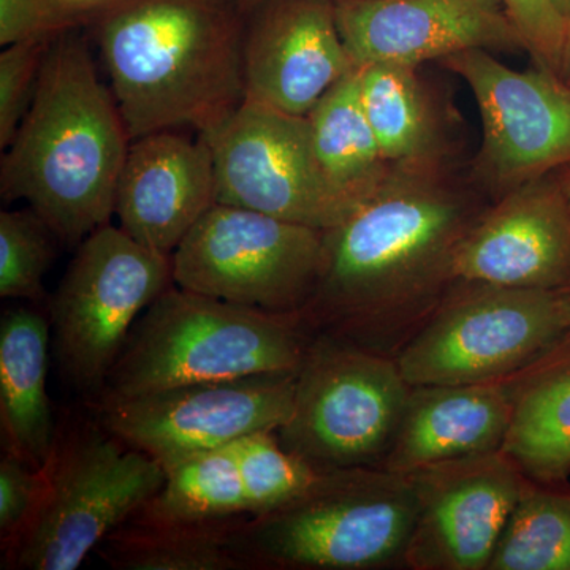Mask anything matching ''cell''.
Wrapping results in <instances>:
<instances>
[{
    "mask_svg": "<svg viewBox=\"0 0 570 570\" xmlns=\"http://www.w3.org/2000/svg\"><path fill=\"white\" fill-rule=\"evenodd\" d=\"M485 209L439 167H392L344 223L325 232L306 324L396 358L459 283L456 250Z\"/></svg>",
    "mask_w": 570,
    "mask_h": 570,
    "instance_id": "1",
    "label": "cell"
},
{
    "mask_svg": "<svg viewBox=\"0 0 570 570\" xmlns=\"http://www.w3.org/2000/svg\"><path fill=\"white\" fill-rule=\"evenodd\" d=\"M130 138L88 45L69 31L48 45L31 107L7 146L0 194L43 217L75 247L115 216Z\"/></svg>",
    "mask_w": 570,
    "mask_h": 570,
    "instance_id": "2",
    "label": "cell"
},
{
    "mask_svg": "<svg viewBox=\"0 0 570 570\" xmlns=\"http://www.w3.org/2000/svg\"><path fill=\"white\" fill-rule=\"evenodd\" d=\"M92 22L132 141L208 132L245 100V32L225 0H116Z\"/></svg>",
    "mask_w": 570,
    "mask_h": 570,
    "instance_id": "3",
    "label": "cell"
},
{
    "mask_svg": "<svg viewBox=\"0 0 570 570\" xmlns=\"http://www.w3.org/2000/svg\"><path fill=\"white\" fill-rule=\"evenodd\" d=\"M313 336L302 314L235 305L174 283L135 322L97 400L194 382L294 374Z\"/></svg>",
    "mask_w": 570,
    "mask_h": 570,
    "instance_id": "4",
    "label": "cell"
},
{
    "mask_svg": "<svg viewBox=\"0 0 570 570\" xmlns=\"http://www.w3.org/2000/svg\"><path fill=\"white\" fill-rule=\"evenodd\" d=\"M417 513L411 475L337 469L283 508L246 517L234 547L246 570L406 569Z\"/></svg>",
    "mask_w": 570,
    "mask_h": 570,
    "instance_id": "5",
    "label": "cell"
},
{
    "mask_svg": "<svg viewBox=\"0 0 570 570\" xmlns=\"http://www.w3.org/2000/svg\"><path fill=\"white\" fill-rule=\"evenodd\" d=\"M48 489L3 568L75 570L164 487L163 464L108 433L99 420L58 438Z\"/></svg>",
    "mask_w": 570,
    "mask_h": 570,
    "instance_id": "6",
    "label": "cell"
},
{
    "mask_svg": "<svg viewBox=\"0 0 570 570\" xmlns=\"http://www.w3.org/2000/svg\"><path fill=\"white\" fill-rule=\"evenodd\" d=\"M411 390L395 358L314 333L277 438L317 474L384 468Z\"/></svg>",
    "mask_w": 570,
    "mask_h": 570,
    "instance_id": "7",
    "label": "cell"
},
{
    "mask_svg": "<svg viewBox=\"0 0 570 570\" xmlns=\"http://www.w3.org/2000/svg\"><path fill=\"white\" fill-rule=\"evenodd\" d=\"M570 336L562 291H520L459 281L396 355L420 385L505 381Z\"/></svg>",
    "mask_w": 570,
    "mask_h": 570,
    "instance_id": "8",
    "label": "cell"
},
{
    "mask_svg": "<svg viewBox=\"0 0 570 570\" xmlns=\"http://www.w3.org/2000/svg\"><path fill=\"white\" fill-rule=\"evenodd\" d=\"M174 284L171 255L107 224L77 247L50 303L51 344L63 379L99 397L135 322Z\"/></svg>",
    "mask_w": 570,
    "mask_h": 570,
    "instance_id": "9",
    "label": "cell"
},
{
    "mask_svg": "<svg viewBox=\"0 0 570 570\" xmlns=\"http://www.w3.org/2000/svg\"><path fill=\"white\" fill-rule=\"evenodd\" d=\"M325 232L216 204L171 254L187 291L276 314H302L316 292Z\"/></svg>",
    "mask_w": 570,
    "mask_h": 570,
    "instance_id": "10",
    "label": "cell"
},
{
    "mask_svg": "<svg viewBox=\"0 0 570 570\" xmlns=\"http://www.w3.org/2000/svg\"><path fill=\"white\" fill-rule=\"evenodd\" d=\"M216 170L217 204L239 206L326 232L358 208L326 178L307 116L243 100L205 134Z\"/></svg>",
    "mask_w": 570,
    "mask_h": 570,
    "instance_id": "11",
    "label": "cell"
},
{
    "mask_svg": "<svg viewBox=\"0 0 570 570\" xmlns=\"http://www.w3.org/2000/svg\"><path fill=\"white\" fill-rule=\"evenodd\" d=\"M442 67L466 82L482 118L474 171L494 198L570 165V85L542 69L513 70L489 50L449 56Z\"/></svg>",
    "mask_w": 570,
    "mask_h": 570,
    "instance_id": "12",
    "label": "cell"
},
{
    "mask_svg": "<svg viewBox=\"0 0 570 570\" xmlns=\"http://www.w3.org/2000/svg\"><path fill=\"white\" fill-rule=\"evenodd\" d=\"M295 377L261 374L102 400L99 423L124 444L164 464L257 431L279 430L294 409Z\"/></svg>",
    "mask_w": 570,
    "mask_h": 570,
    "instance_id": "13",
    "label": "cell"
},
{
    "mask_svg": "<svg viewBox=\"0 0 570 570\" xmlns=\"http://www.w3.org/2000/svg\"><path fill=\"white\" fill-rule=\"evenodd\" d=\"M419 513L407 570H487L524 475L504 452L411 472Z\"/></svg>",
    "mask_w": 570,
    "mask_h": 570,
    "instance_id": "14",
    "label": "cell"
},
{
    "mask_svg": "<svg viewBox=\"0 0 570 570\" xmlns=\"http://www.w3.org/2000/svg\"><path fill=\"white\" fill-rule=\"evenodd\" d=\"M355 67H414L460 51L523 48L501 0H335Z\"/></svg>",
    "mask_w": 570,
    "mask_h": 570,
    "instance_id": "15",
    "label": "cell"
},
{
    "mask_svg": "<svg viewBox=\"0 0 570 570\" xmlns=\"http://www.w3.org/2000/svg\"><path fill=\"white\" fill-rule=\"evenodd\" d=\"M456 281L562 291L570 285V206L557 175L540 176L487 206L453 262Z\"/></svg>",
    "mask_w": 570,
    "mask_h": 570,
    "instance_id": "16",
    "label": "cell"
},
{
    "mask_svg": "<svg viewBox=\"0 0 570 570\" xmlns=\"http://www.w3.org/2000/svg\"><path fill=\"white\" fill-rule=\"evenodd\" d=\"M265 2L268 7L243 37L245 100L307 116L356 69L337 31L335 2Z\"/></svg>",
    "mask_w": 570,
    "mask_h": 570,
    "instance_id": "17",
    "label": "cell"
},
{
    "mask_svg": "<svg viewBox=\"0 0 570 570\" xmlns=\"http://www.w3.org/2000/svg\"><path fill=\"white\" fill-rule=\"evenodd\" d=\"M216 204L213 153L202 135L164 130L130 142L115 216L135 242L171 255Z\"/></svg>",
    "mask_w": 570,
    "mask_h": 570,
    "instance_id": "18",
    "label": "cell"
},
{
    "mask_svg": "<svg viewBox=\"0 0 570 570\" xmlns=\"http://www.w3.org/2000/svg\"><path fill=\"white\" fill-rule=\"evenodd\" d=\"M512 419L509 379L412 387L384 469H419L501 452Z\"/></svg>",
    "mask_w": 570,
    "mask_h": 570,
    "instance_id": "19",
    "label": "cell"
},
{
    "mask_svg": "<svg viewBox=\"0 0 570 570\" xmlns=\"http://www.w3.org/2000/svg\"><path fill=\"white\" fill-rule=\"evenodd\" d=\"M51 322L32 307L7 309L0 321V423L3 452L45 471L58 444L48 396Z\"/></svg>",
    "mask_w": 570,
    "mask_h": 570,
    "instance_id": "20",
    "label": "cell"
},
{
    "mask_svg": "<svg viewBox=\"0 0 570 570\" xmlns=\"http://www.w3.org/2000/svg\"><path fill=\"white\" fill-rule=\"evenodd\" d=\"M512 419L502 452L524 478H570V336L509 377Z\"/></svg>",
    "mask_w": 570,
    "mask_h": 570,
    "instance_id": "21",
    "label": "cell"
},
{
    "mask_svg": "<svg viewBox=\"0 0 570 570\" xmlns=\"http://www.w3.org/2000/svg\"><path fill=\"white\" fill-rule=\"evenodd\" d=\"M246 517L175 521L137 513L96 551L116 570H246L234 547Z\"/></svg>",
    "mask_w": 570,
    "mask_h": 570,
    "instance_id": "22",
    "label": "cell"
},
{
    "mask_svg": "<svg viewBox=\"0 0 570 570\" xmlns=\"http://www.w3.org/2000/svg\"><path fill=\"white\" fill-rule=\"evenodd\" d=\"M318 164L330 183L365 202L392 167L382 157L362 100L360 69L352 70L307 115Z\"/></svg>",
    "mask_w": 570,
    "mask_h": 570,
    "instance_id": "23",
    "label": "cell"
},
{
    "mask_svg": "<svg viewBox=\"0 0 570 570\" xmlns=\"http://www.w3.org/2000/svg\"><path fill=\"white\" fill-rule=\"evenodd\" d=\"M367 121L390 167H439L436 116L414 67L371 63L360 67Z\"/></svg>",
    "mask_w": 570,
    "mask_h": 570,
    "instance_id": "24",
    "label": "cell"
},
{
    "mask_svg": "<svg viewBox=\"0 0 570 570\" xmlns=\"http://www.w3.org/2000/svg\"><path fill=\"white\" fill-rule=\"evenodd\" d=\"M487 570H570V483L524 478Z\"/></svg>",
    "mask_w": 570,
    "mask_h": 570,
    "instance_id": "25",
    "label": "cell"
},
{
    "mask_svg": "<svg viewBox=\"0 0 570 570\" xmlns=\"http://www.w3.org/2000/svg\"><path fill=\"white\" fill-rule=\"evenodd\" d=\"M163 489L138 513L157 520L202 521L249 515L234 450L187 453L163 464Z\"/></svg>",
    "mask_w": 570,
    "mask_h": 570,
    "instance_id": "26",
    "label": "cell"
},
{
    "mask_svg": "<svg viewBox=\"0 0 570 570\" xmlns=\"http://www.w3.org/2000/svg\"><path fill=\"white\" fill-rule=\"evenodd\" d=\"M234 450L249 515L283 508L316 479L317 472L281 444L276 431H257L236 439Z\"/></svg>",
    "mask_w": 570,
    "mask_h": 570,
    "instance_id": "27",
    "label": "cell"
},
{
    "mask_svg": "<svg viewBox=\"0 0 570 570\" xmlns=\"http://www.w3.org/2000/svg\"><path fill=\"white\" fill-rule=\"evenodd\" d=\"M59 239L32 208L0 213V296L43 299V279Z\"/></svg>",
    "mask_w": 570,
    "mask_h": 570,
    "instance_id": "28",
    "label": "cell"
},
{
    "mask_svg": "<svg viewBox=\"0 0 570 570\" xmlns=\"http://www.w3.org/2000/svg\"><path fill=\"white\" fill-rule=\"evenodd\" d=\"M519 32L523 50L538 67L564 80L570 56V20L554 0H501Z\"/></svg>",
    "mask_w": 570,
    "mask_h": 570,
    "instance_id": "29",
    "label": "cell"
},
{
    "mask_svg": "<svg viewBox=\"0 0 570 570\" xmlns=\"http://www.w3.org/2000/svg\"><path fill=\"white\" fill-rule=\"evenodd\" d=\"M55 39V37H52ZM51 39L26 40L0 52V146L6 149L31 107Z\"/></svg>",
    "mask_w": 570,
    "mask_h": 570,
    "instance_id": "30",
    "label": "cell"
},
{
    "mask_svg": "<svg viewBox=\"0 0 570 570\" xmlns=\"http://www.w3.org/2000/svg\"><path fill=\"white\" fill-rule=\"evenodd\" d=\"M48 469L39 471L13 453L0 460V539L10 549L31 523L48 489Z\"/></svg>",
    "mask_w": 570,
    "mask_h": 570,
    "instance_id": "31",
    "label": "cell"
},
{
    "mask_svg": "<svg viewBox=\"0 0 570 570\" xmlns=\"http://www.w3.org/2000/svg\"><path fill=\"white\" fill-rule=\"evenodd\" d=\"M52 0H0V43L52 39L73 28Z\"/></svg>",
    "mask_w": 570,
    "mask_h": 570,
    "instance_id": "32",
    "label": "cell"
},
{
    "mask_svg": "<svg viewBox=\"0 0 570 570\" xmlns=\"http://www.w3.org/2000/svg\"><path fill=\"white\" fill-rule=\"evenodd\" d=\"M58 9L66 14L73 24L85 20H96L102 11L111 7L116 0H52Z\"/></svg>",
    "mask_w": 570,
    "mask_h": 570,
    "instance_id": "33",
    "label": "cell"
},
{
    "mask_svg": "<svg viewBox=\"0 0 570 570\" xmlns=\"http://www.w3.org/2000/svg\"><path fill=\"white\" fill-rule=\"evenodd\" d=\"M554 175H557L558 181H560L562 187V193H564L566 198H568L570 206V165L561 168V170L554 171Z\"/></svg>",
    "mask_w": 570,
    "mask_h": 570,
    "instance_id": "34",
    "label": "cell"
},
{
    "mask_svg": "<svg viewBox=\"0 0 570 570\" xmlns=\"http://www.w3.org/2000/svg\"><path fill=\"white\" fill-rule=\"evenodd\" d=\"M554 3L560 7L562 13H564L570 20V0H554Z\"/></svg>",
    "mask_w": 570,
    "mask_h": 570,
    "instance_id": "35",
    "label": "cell"
},
{
    "mask_svg": "<svg viewBox=\"0 0 570 570\" xmlns=\"http://www.w3.org/2000/svg\"><path fill=\"white\" fill-rule=\"evenodd\" d=\"M232 2L239 3V6H254V3L265 2V0H232Z\"/></svg>",
    "mask_w": 570,
    "mask_h": 570,
    "instance_id": "36",
    "label": "cell"
},
{
    "mask_svg": "<svg viewBox=\"0 0 570 570\" xmlns=\"http://www.w3.org/2000/svg\"><path fill=\"white\" fill-rule=\"evenodd\" d=\"M562 294H564L566 303H568L570 314V285L569 287L562 288Z\"/></svg>",
    "mask_w": 570,
    "mask_h": 570,
    "instance_id": "37",
    "label": "cell"
},
{
    "mask_svg": "<svg viewBox=\"0 0 570 570\" xmlns=\"http://www.w3.org/2000/svg\"><path fill=\"white\" fill-rule=\"evenodd\" d=\"M564 80L569 82L570 85V56H569V63H568V70H566Z\"/></svg>",
    "mask_w": 570,
    "mask_h": 570,
    "instance_id": "38",
    "label": "cell"
}]
</instances>
